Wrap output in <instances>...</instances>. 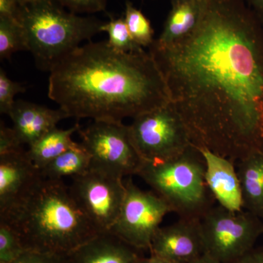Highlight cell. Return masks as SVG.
<instances>
[{
	"mask_svg": "<svg viewBox=\"0 0 263 263\" xmlns=\"http://www.w3.org/2000/svg\"><path fill=\"white\" fill-rule=\"evenodd\" d=\"M149 51L194 146L235 163L263 148V26L243 0H205L191 34Z\"/></svg>",
	"mask_w": 263,
	"mask_h": 263,
	"instance_id": "1",
	"label": "cell"
},
{
	"mask_svg": "<svg viewBox=\"0 0 263 263\" xmlns=\"http://www.w3.org/2000/svg\"><path fill=\"white\" fill-rule=\"evenodd\" d=\"M48 95L68 117L122 122L171 102L149 52H119L108 41L79 46L50 71Z\"/></svg>",
	"mask_w": 263,
	"mask_h": 263,
	"instance_id": "2",
	"label": "cell"
},
{
	"mask_svg": "<svg viewBox=\"0 0 263 263\" xmlns=\"http://www.w3.org/2000/svg\"><path fill=\"white\" fill-rule=\"evenodd\" d=\"M27 251L67 256L99 232L63 180L42 178L9 212L0 215Z\"/></svg>",
	"mask_w": 263,
	"mask_h": 263,
	"instance_id": "3",
	"label": "cell"
},
{
	"mask_svg": "<svg viewBox=\"0 0 263 263\" xmlns=\"http://www.w3.org/2000/svg\"><path fill=\"white\" fill-rule=\"evenodd\" d=\"M18 22L38 68L49 72L81 43L101 32L104 23L95 17L72 13L53 0L21 5Z\"/></svg>",
	"mask_w": 263,
	"mask_h": 263,
	"instance_id": "4",
	"label": "cell"
},
{
	"mask_svg": "<svg viewBox=\"0 0 263 263\" xmlns=\"http://www.w3.org/2000/svg\"><path fill=\"white\" fill-rule=\"evenodd\" d=\"M138 176L181 219H200L216 201L205 181V160L194 145L172 160L145 162Z\"/></svg>",
	"mask_w": 263,
	"mask_h": 263,
	"instance_id": "5",
	"label": "cell"
},
{
	"mask_svg": "<svg viewBox=\"0 0 263 263\" xmlns=\"http://www.w3.org/2000/svg\"><path fill=\"white\" fill-rule=\"evenodd\" d=\"M127 127L144 162L172 160L193 145L187 127L172 102L138 116Z\"/></svg>",
	"mask_w": 263,
	"mask_h": 263,
	"instance_id": "6",
	"label": "cell"
},
{
	"mask_svg": "<svg viewBox=\"0 0 263 263\" xmlns=\"http://www.w3.org/2000/svg\"><path fill=\"white\" fill-rule=\"evenodd\" d=\"M206 253L221 263H233L255 247L263 221L247 212L213 206L200 219Z\"/></svg>",
	"mask_w": 263,
	"mask_h": 263,
	"instance_id": "7",
	"label": "cell"
},
{
	"mask_svg": "<svg viewBox=\"0 0 263 263\" xmlns=\"http://www.w3.org/2000/svg\"><path fill=\"white\" fill-rule=\"evenodd\" d=\"M81 144L89 154L90 169L123 179L138 176L144 161L137 152L127 125L122 122L94 121L79 130Z\"/></svg>",
	"mask_w": 263,
	"mask_h": 263,
	"instance_id": "8",
	"label": "cell"
},
{
	"mask_svg": "<svg viewBox=\"0 0 263 263\" xmlns=\"http://www.w3.org/2000/svg\"><path fill=\"white\" fill-rule=\"evenodd\" d=\"M120 213L110 231L140 251L149 250L156 232L171 208L154 191H143L129 179Z\"/></svg>",
	"mask_w": 263,
	"mask_h": 263,
	"instance_id": "9",
	"label": "cell"
},
{
	"mask_svg": "<svg viewBox=\"0 0 263 263\" xmlns=\"http://www.w3.org/2000/svg\"><path fill=\"white\" fill-rule=\"evenodd\" d=\"M71 195L99 233L109 231L115 224L124 195L123 179L89 170L72 178Z\"/></svg>",
	"mask_w": 263,
	"mask_h": 263,
	"instance_id": "10",
	"label": "cell"
},
{
	"mask_svg": "<svg viewBox=\"0 0 263 263\" xmlns=\"http://www.w3.org/2000/svg\"><path fill=\"white\" fill-rule=\"evenodd\" d=\"M151 256L176 263H188L206 253L200 219H181L156 232Z\"/></svg>",
	"mask_w": 263,
	"mask_h": 263,
	"instance_id": "11",
	"label": "cell"
},
{
	"mask_svg": "<svg viewBox=\"0 0 263 263\" xmlns=\"http://www.w3.org/2000/svg\"><path fill=\"white\" fill-rule=\"evenodd\" d=\"M42 178L27 151L0 155V215L15 206Z\"/></svg>",
	"mask_w": 263,
	"mask_h": 263,
	"instance_id": "12",
	"label": "cell"
},
{
	"mask_svg": "<svg viewBox=\"0 0 263 263\" xmlns=\"http://www.w3.org/2000/svg\"><path fill=\"white\" fill-rule=\"evenodd\" d=\"M198 149L205 162V181L208 187L218 205L231 212L245 210L235 162L206 148Z\"/></svg>",
	"mask_w": 263,
	"mask_h": 263,
	"instance_id": "13",
	"label": "cell"
},
{
	"mask_svg": "<svg viewBox=\"0 0 263 263\" xmlns=\"http://www.w3.org/2000/svg\"><path fill=\"white\" fill-rule=\"evenodd\" d=\"M9 117L19 141L29 146L57 127L60 121L69 118L61 108L53 110L24 100L15 102Z\"/></svg>",
	"mask_w": 263,
	"mask_h": 263,
	"instance_id": "14",
	"label": "cell"
},
{
	"mask_svg": "<svg viewBox=\"0 0 263 263\" xmlns=\"http://www.w3.org/2000/svg\"><path fill=\"white\" fill-rule=\"evenodd\" d=\"M141 252L109 230L85 242L67 259L68 263H136Z\"/></svg>",
	"mask_w": 263,
	"mask_h": 263,
	"instance_id": "15",
	"label": "cell"
},
{
	"mask_svg": "<svg viewBox=\"0 0 263 263\" xmlns=\"http://www.w3.org/2000/svg\"><path fill=\"white\" fill-rule=\"evenodd\" d=\"M204 3L205 0H188L173 5L160 37L152 46L167 48L187 37L200 22Z\"/></svg>",
	"mask_w": 263,
	"mask_h": 263,
	"instance_id": "16",
	"label": "cell"
},
{
	"mask_svg": "<svg viewBox=\"0 0 263 263\" xmlns=\"http://www.w3.org/2000/svg\"><path fill=\"white\" fill-rule=\"evenodd\" d=\"M243 209L263 221V148L238 162Z\"/></svg>",
	"mask_w": 263,
	"mask_h": 263,
	"instance_id": "17",
	"label": "cell"
},
{
	"mask_svg": "<svg viewBox=\"0 0 263 263\" xmlns=\"http://www.w3.org/2000/svg\"><path fill=\"white\" fill-rule=\"evenodd\" d=\"M80 128L78 123L70 129L53 128L29 146L27 155L38 169H43L52 160L78 144L72 141V136Z\"/></svg>",
	"mask_w": 263,
	"mask_h": 263,
	"instance_id": "18",
	"label": "cell"
},
{
	"mask_svg": "<svg viewBox=\"0 0 263 263\" xmlns=\"http://www.w3.org/2000/svg\"><path fill=\"white\" fill-rule=\"evenodd\" d=\"M91 160L81 143L66 151L41 170L44 179L63 180L67 176L75 177L88 172Z\"/></svg>",
	"mask_w": 263,
	"mask_h": 263,
	"instance_id": "19",
	"label": "cell"
},
{
	"mask_svg": "<svg viewBox=\"0 0 263 263\" xmlns=\"http://www.w3.org/2000/svg\"><path fill=\"white\" fill-rule=\"evenodd\" d=\"M19 51H27L22 25L15 19L0 17V58L9 60Z\"/></svg>",
	"mask_w": 263,
	"mask_h": 263,
	"instance_id": "20",
	"label": "cell"
},
{
	"mask_svg": "<svg viewBox=\"0 0 263 263\" xmlns=\"http://www.w3.org/2000/svg\"><path fill=\"white\" fill-rule=\"evenodd\" d=\"M124 20L135 42L141 47H150L154 43V30L148 18L131 2L125 3Z\"/></svg>",
	"mask_w": 263,
	"mask_h": 263,
	"instance_id": "21",
	"label": "cell"
},
{
	"mask_svg": "<svg viewBox=\"0 0 263 263\" xmlns=\"http://www.w3.org/2000/svg\"><path fill=\"white\" fill-rule=\"evenodd\" d=\"M100 32L108 33V44L116 51L128 53L143 49L132 37L124 16H110V20L102 25Z\"/></svg>",
	"mask_w": 263,
	"mask_h": 263,
	"instance_id": "22",
	"label": "cell"
},
{
	"mask_svg": "<svg viewBox=\"0 0 263 263\" xmlns=\"http://www.w3.org/2000/svg\"><path fill=\"white\" fill-rule=\"evenodd\" d=\"M26 252L16 230L8 223L0 221V263H11Z\"/></svg>",
	"mask_w": 263,
	"mask_h": 263,
	"instance_id": "23",
	"label": "cell"
},
{
	"mask_svg": "<svg viewBox=\"0 0 263 263\" xmlns=\"http://www.w3.org/2000/svg\"><path fill=\"white\" fill-rule=\"evenodd\" d=\"M25 86L21 83L12 81L3 69L0 70V113L9 116L13 105L14 97L18 93L24 92Z\"/></svg>",
	"mask_w": 263,
	"mask_h": 263,
	"instance_id": "24",
	"label": "cell"
},
{
	"mask_svg": "<svg viewBox=\"0 0 263 263\" xmlns=\"http://www.w3.org/2000/svg\"><path fill=\"white\" fill-rule=\"evenodd\" d=\"M65 9L76 13H95L105 11L109 0H53Z\"/></svg>",
	"mask_w": 263,
	"mask_h": 263,
	"instance_id": "25",
	"label": "cell"
},
{
	"mask_svg": "<svg viewBox=\"0 0 263 263\" xmlns=\"http://www.w3.org/2000/svg\"><path fill=\"white\" fill-rule=\"evenodd\" d=\"M23 144L19 141L13 128L0 124V155L15 153L23 151Z\"/></svg>",
	"mask_w": 263,
	"mask_h": 263,
	"instance_id": "26",
	"label": "cell"
},
{
	"mask_svg": "<svg viewBox=\"0 0 263 263\" xmlns=\"http://www.w3.org/2000/svg\"><path fill=\"white\" fill-rule=\"evenodd\" d=\"M11 263H68L67 256L27 251Z\"/></svg>",
	"mask_w": 263,
	"mask_h": 263,
	"instance_id": "27",
	"label": "cell"
},
{
	"mask_svg": "<svg viewBox=\"0 0 263 263\" xmlns=\"http://www.w3.org/2000/svg\"><path fill=\"white\" fill-rule=\"evenodd\" d=\"M20 7L18 0H0V17L18 21Z\"/></svg>",
	"mask_w": 263,
	"mask_h": 263,
	"instance_id": "28",
	"label": "cell"
},
{
	"mask_svg": "<svg viewBox=\"0 0 263 263\" xmlns=\"http://www.w3.org/2000/svg\"><path fill=\"white\" fill-rule=\"evenodd\" d=\"M233 263H263V245L254 247Z\"/></svg>",
	"mask_w": 263,
	"mask_h": 263,
	"instance_id": "29",
	"label": "cell"
},
{
	"mask_svg": "<svg viewBox=\"0 0 263 263\" xmlns=\"http://www.w3.org/2000/svg\"><path fill=\"white\" fill-rule=\"evenodd\" d=\"M263 26V0H243Z\"/></svg>",
	"mask_w": 263,
	"mask_h": 263,
	"instance_id": "30",
	"label": "cell"
},
{
	"mask_svg": "<svg viewBox=\"0 0 263 263\" xmlns=\"http://www.w3.org/2000/svg\"><path fill=\"white\" fill-rule=\"evenodd\" d=\"M188 263H221L218 259L214 258L212 255L208 253L202 254L197 258L193 259Z\"/></svg>",
	"mask_w": 263,
	"mask_h": 263,
	"instance_id": "31",
	"label": "cell"
},
{
	"mask_svg": "<svg viewBox=\"0 0 263 263\" xmlns=\"http://www.w3.org/2000/svg\"><path fill=\"white\" fill-rule=\"evenodd\" d=\"M136 263H176L165 260V259L159 258V257L149 256L148 257H141L137 261Z\"/></svg>",
	"mask_w": 263,
	"mask_h": 263,
	"instance_id": "32",
	"label": "cell"
},
{
	"mask_svg": "<svg viewBox=\"0 0 263 263\" xmlns=\"http://www.w3.org/2000/svg\"><path fill=\"white\" fill-rule=\"evenodd\" d=\"M171 5L178 4V3H183V2L188 1V0H169Z\"/></svg>",
	"mask_w": 263,
	"mask_h": 263,
	"instance_id": "33",
	"label": "cell"
},
{
	"mask_svg": "<svg viewBox=\"0 0 263 263\" xmlns=\"http://www.w3.org/2000/svg\"><path fill=\"white\" fill-rule=\"evenodd\" d=\"M33 1V0H18L21 5H23L24 3H29V2Z\"/></svg>",
	"mask_w": 263,
	"mask_h": 263,
	"instance_id": "34",
	"label": "cell"
}]
</instances>
